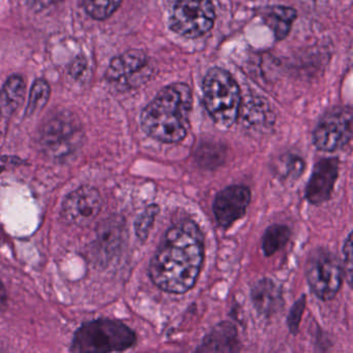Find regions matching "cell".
I'll use <instances>...</instances> for the list:
<instances>
[{
	"instance_id": "obj_13",
	"label": "cell",
	"mask_w": 353,
	"mask_h": 353,
	"mask_svg": "<svg viewBox=\"0 0 353 353\" xmlns=\"http://www.w3.org/2000/svg\"><path fill=\"white\" fill-rule=\"evenodd\" d=\"M252 301L260 315L270 317L282 309L283 295L279 285L270 279H262L252 287Z\"/></svg>"
},
{
	"instance_id": "obj_22",
	"label": "cell",
	"mask_w": 353,
	"mask_h": 353,
	"mask_svg": "<svg viewBox=\"0 0 353 353\" xmlns=\"http://www.w3.org/2000/svg\"><path fill=\"white\" fill-rule=\"evenodd\" d=\"M160 208L157 204H150L145 208L143 212L138 216L135 222V231L137 236L141 241L148 239L150 231L152 230L156 216H158Z\"/></svg>"
},
{
	"instance_id": "obj_2",
	"label": "cell",
	"mask_w": 353,
	"mask_h": 353,
	"mask_svg": "<svg viewBox=\"0 0 353 353\" xmlns=\"http://www.w3.org/2000/svg\"><path fill=\"white\" fill-rule=\"evenodd\" d=\"M192 104L191 88L187 84L166 86L142 111V130L152 139L164 143L183 141L189 130Z\"/></svg>"
},
{
	"instance_id": "obj_5",
	"label": "cell",
	"mask_w": 353,
	"mask_h": 353,
	"mask_svg": "<svg viewBox=\"0 0 353 353\" xmlns=\"http://www.w3.org/2000/svg\"><path fill=\"white\" fill-rule=\"evenodd\" d=\"M136 334L119 320L98 319L84 323L76 332L72 352L105 353L125 351L135 345Z\"/></svg>"
},
{
	"instance_id": "obj_7",
	"label": "cell",
	"mask_w": 353,
	"mask_h": 353,
	"mask_svg": "<svg viewBox=\"0 0 353 353\" xmlns=\"http://www.w3.org/2000/svg\"><path fill=\"white\" fill-rule=\"evenodd\" d=\"M214 19L216 14L212 0H176L170 28L185 38H199L212 30Z\"/></svg>"
},
{
	"instance_id": "obj_19",
	"label": "cell",
	"mask_w": 353,
	"mask_h": 353,
	"mask_svg": "<svg viewBox=\"0 0 353 353\" xmlns=\"http://www.w3.org/2000/svg\"><path fill=\"white\" fill-rule=\"evenodd\" d=\"M305 167L303 158L292 152L283 154L274 163V171L284 181H296L303 174Z\"/></svg>"
},
{
	"instance_id": "obj_10",
	"label": "cell",
	"mask_w": 353,
	"mask_h": 353,
	"mask_svg": "<svg viewBox=\"0 0 353 353\" xmlns=\"http://www.w3.org/2000/svg\"><path fill=\"white\" fill-rule=\"evenodd\" d=\"M251 199V191L245 185H230L222 190L212 204V212L218 224L223 228L234 224L245 216Z\"/></svg>"
},
{
	"instance_id": "obj_8",
	"label": "cell",
	"mask_w": 353,
	"mask_h": 353,
	"mask_svg": "<svg viewBox=\"0 0 353 353\" xmlns=\"http://www.w3.org/2000/svg\"><path fill=\"white\" fill-rule=\"evenodd\" d=\"M352 137V110L334 108L326 113L313 133L314 145L321 152H336Z\"/></svg>"
},
{
	"instance_id": "obj_17",
	"label": "cell",
	"mask_w": 353,
	"mask_h": 353,
	"mask_svg": "<svg viewBox=\"0 0 353 353\" xmlns=\"http://www.w3.org/2000/svg\"><path fill=\"white\" fill-rule=\"evenodd\" d=\"M262 17L266 26L272 30L276 40H284L296 19V11L291 8L276 6L268 8L262 12Z\"/></svg>"
},
{
	"instance_id": "obj_14",
	"label": "cell",
	"mask_w": 353,
	"mask_h": 353,
	"mask_svg": "<svg viewBox=\"0 0 353 353\" xmlns=\"http://www.w3.org/2000/svg\"><path fill=\"white\" fill-rule=\"evenodd\" d=\"M148 65L146 54L140 50H130L111 61L106 72L110 82L130 81L134 75L140 73Z\"/></svg>"
},
{
	"instance_id": "obj_9",
	"label": "cell",
	"mask_w": 353,
	"mask_h": 353,
	"mask_svg": "<svg viewBox=\"0 0 353 353\" xmlns=\"http://www.w3.org/2000/svg\"><path fill=\"white\" fill-rule=\"evenodd\" d=\"M102 205V198L98 190L81 187L65 197L61 206V214L70 224L86 227L98 216Z\"/></svg>"
},
{
	"instance_id": "obj_3",
	"label": "cell",
	"mask_w": 353,
	"mask_h": 353,
	"mask_svg": "<svg viewBox=\"0 0 353 353\" xmlns=\"http://www.w3.org/2000/svg\"><path fill=\"white\" fill-rule=\"evenodd\" d=\"M84 130L77 115L69 110L53 113L43 123L38 135L39 148L49 159L67 161L83 144Z\"/></svg>"
},
{
	"instance_id": "obj_4",
	"label": "cell",
	"mask_w": 353,
	"mask_h": 353,
	"mask_svg": "<svg viewBox=\"0 0 353 353\" xmlns=\"http://www.w3.org/2000/svg\"><path fill=\"white\" fill-rule=\"evenodd\" d=\"M203 101L206 111L221 129L234 125L241 109V90L226 70L214 68L203 81Z\"/></svg>"
},
{
	"instance_id": "obj_21",
	"label": "cell",
	"mask_w": 353,
	"mask_h": 353,
	"mask_svg": "<svg viewBox=\"0 0 353 353\" xmlns=\"http://www.w3.org/2000/svg\"><path fill=\"white\" fill-rule=\"evenodd\" d=\"M123 0H83L86 14L92 19L105 20L121 7Z\"/></svg>"
},
{
	"instance_id": "obj_11",
	"label": "cell",
	"mask_w": 353,
	"mask_h": 353,
	"mask_svg": "<svg viewBox=\"0 0 353 353\" xmlns=\"http://www.w3.org/2000/svg\"><path fill=\"white\" fill-rule=\"evenodd\" d=\"M339 164L338 159L326 158L315 165L305 189V198L310 203L319 205L330 199L338 179Z\"/></svg>"
},
{
	"instance_id": "obj_20",
	"label": "cell",
	"mask_w": 353,
	"mask_h": 353,
	"mask_svg": "<svg viewBox=\"0 0 353 353\" xmlns=\"http://www.w3.org/2000/svg\"><path fill=\"white\" fill-rule=\"evenodd\" d=\"M51 90L48 82L44 79H37L32 84V90L28 98V106L26 109V117H32L45 108L49 99H50Z\"/></svg>"
},
{
	"instance_id": "obj_23",
	"label": "cell",
	"mask_w": 353,
	"mask_h": 353,
	"mask_svg": "<svg viewBox=\"0 0 353 353\" xmlns=\"http://www.w3.org/2000/svg\"><path fill=\"white\" fill-rule=\"evenodd\" d=\"M243 121L247 123L248 127L261 129L270 125V117L265 110H261L260 107L255 108H248L247 112L243 113Z\"/></svg>"
},
{
	"instance_id": "obj_15",
	"label": "cell",
	"mask_w": 353,
	"mask_h": 353,
	"mask_svg": "<svg viewBox=\"0 0 353 353\" xmlns=\"http://www.w3.org/2000/svg\"><path fill=\"white\" fill-rule=\"evenodd\" d=\"M236 327L230 322H222L214 326L203 339L197 351L199 352H236L239 350Z\"/></svg>"
},
{
	"instance_id": "obj_26",
	"label": "cell",
	"mask_w": 353,
	"mask_h": 353,
	"mask_svg": "<svg viewBox=\"0 0 353 353\" xmlns=\"http://www.w3.org/2000/svg\"><path fill=\"white\" fill-rule=\"evenodd\" d=\"M88 61H86L85 57L80 55L77 59L74 61L72 63L71 68H70V75L75 80H82L85 77L86 72H88Z\"/></svg>"
},
{
	"instance_id": "obj_1",
	"label": "cell",
	"mask_w": 353,
	"mask_h": 353,
	"mask_svg": "<svg viewBox=\"0 0 353 353\" xmlns=\"http://www.w3.org/2000/svg\"><path fill=\"white\" fill-rule=\"evenodd\" d=\"M204 260L203 234L191 220L175 223L165 233L150 264L152 283L165 292L193 288Z\"/></svg>"
},
{
	"instance_id": "obj_28",
	"label": "cell",
	"mask_w": 353,
	"mask_h": 353,
	"mask_svg": "<svg viewBox=\"0 0 353 353\" xmlns=\"http://www.w3.org/2000/svg\"><path fill=\"white\" fill-rule=\"evenodd\" d=\"M30 7L43 8L49 3V0H24Z\"/></svg>"
},
{
	"instance_id": "obj_6",
	"label": "cell",
	"mask_w": 353,
	"mask_h": 353,
	"mask_svg": "<svg viewBox=\"0 0 353 353\" xmlns=\"http://www.w3.org/2000/svg\"><path fill=\"white\" fill-rule=\"evenodd\" d=\"M344 272L340 259L330 250L318 249L307 263V280L312 292L327 301L334 299L342 286Z\"/></svg>"
},
{
	"instance_id": "obj_12",
	"label": "cell",
	"mask_w": 353,
	"mask_h": 353,
	"mask_svg": "<svg viewBox=\"0 0 353 353\" xmlns=\"http://www.w3.org/2000/svg\"><path fill=\"white\" fill-rule=\"evenodd\" d=\"M125 220L112 216L99 227L97 235L96 254L99 261L106 262L117 255L125 241Z\"/></svg>"
},
{
	"instance_id": "obj_16",
	"label": "cell",
	"mask_w": 353,
	"mask_h": 353,
	"mask_svg": "<svg viewBox=\"0 0 353 353\" xmlns=\"http://www.w3.org/2000/svg\"><path fill=\"white\" fill-rule=\"evenodd\" d=\"M26 83L22 76L13 75L0 90V114L11 117L26 100Z\"/></svg>"
},
{
	"instance_id": "obj_18",
	"label": "cell",
	"mask_w": 353,
	"mask_h": 353,
	"mask_svg": "<svg viewBox=\"0 0 353 353\" xmlns=\"http://www.w3.org/2000/svg\"><path fill=\"white\" fill-rule=\"evenodd\" d=\"M291 236V230L286 225L274 224L268 227L262 237V251L264 255H274L286 245Z\"/></svg>"
},
{
	"instance_id": "obj_27",
	"label": "cell",
	"mask_w": 353,
	"mask_h": 353,
	"mask_svg": "<svg viewBox=\"0 0 353 353\" xmlns=\"http://www.w3.org/2000/svg\"><path fill=\"white\" fill-rule=\"evenodd\" d=\"M7 290H6L5 286H3V283L0 281V310H3L7 305Z\"/></svg>"
},
{
	"instance_id": "obj_24",
	"label": "cell",
	"mask_w": 353,
	"mask_h": 353,
	"mask_svg": "<svg viewBox=\"0 0 353 353\" xmlns=\"http://www.w3.org/2000/svg\"><path fill=\"white\" fill-rule=\"evenodd\" d=\"M305 295L303 294L296 303L293 305L292 309L288 316V327L292 334H296L299 330V323H301V317H303V311L305 307Z\"/></svg>"
},
{
	"instance_id": "obj_25",
	"label": "cell",
	"mask_w": 353,
	"mask_h": 353,
	"mask_svg": "<svg viewBox=\"0 0 353 353\" xmlns=\"http://www.w3.org/2000/svg\"><path fill=\"white\" fill-rule=\"evenodd\" d=\"M343 258H344L343 272H344V276H346L349 287H351L352 286V236H351V232L347 236L344 247H343Z\"/></svg>"
}]
</instances>
